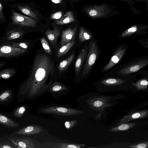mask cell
<instances>
[{"label":"cell","instance_id":"1","mask_svg":"<svg viewBox=\"0 0 148 148\" xmlns=\"http://www.w3.org/2000/svg\"><path fill=\"white\" fill-rule=\"evenodd\" d=\"M54 73L53 64L50 57L45 53L37 54L28 77L18 89V103L35 99L48 91L53 83Z\"/></svg>","mask_w":148,"mask_h":148},{"label":"cell","instance_id":"2","mask_svg":"<svg viewBox=\"0 0 148 148\" xmlns=\"http://www.w3.org/2000/svg\"><path fill=\"white\" fill-rule=\"evenodd\" d=\"M116 7L105 3L99 4L85 5L82 6V12L89 18L95 20L99 18H111L114 16L119 14L115 9Z\"/></svg>","mask_w":148,"mask_h":148},{"label":"cell","instance_id":"3","mask_svg":"<svg viewBox=\"0 0 148 148\" xmlns=\"http://www.w3.org/2000/svg\"><path fill=\"white\" fill-rule=\"evenodd\" d=\"M99 53V49L96 43L92 41L90 43L89 49L85 64L82 72L83 76L90 71L96 60Z\"/></svg>","mask_w":148,"mask_h":148},{"label":"cell","instance_id":"4","mask_svg":"<svg viewBox=\"0 0 148 148\" xmlns=\"http://www.w3.org/2000/svg\"><path fill=\"white\" fill-rule=\"evenodd\" d=\"M42 113L62 116H71L81 114V111L58 106H49L40 110Z\"/></svg>","mask_w":148,"mask_h":148},{"label":"cell","instance_id":"5","mask_svg":"<svg viewBox=\"0 0 148 148\" xmlns=\"http://www.w3.org/2000/svg\"><path fill=\"white\" fill-rule=\"evenodd\" d=\"M148 118V108L141 110L130 109L128 110V113L121 118L114 126L128 122L133 120Z\"/></svg>","mask_w":148,"mask_h":148},{"label":"cell","instance_id":"6","mask_svg":"<svg viewBox=\"0 0 148 148\" xmlns=\"http://www.w3.org/2000/svg\"><path fill=\"white\" fill-rule=\"evenodd\" d=\"M12 12V19L13 24L27 27H34L36 26L37 21L34 19L14 11Z\"/></svg>","mask_w":148,"mask_h":148},{"label":"cell","instance_id":"7","mask_svg":"<svg viewBox=\"0 0 148 148\" xmlns=\"http://www.w3.org/2000/svg\"><path fill=\"white\" fill-rule=\"evenodd\" d=\"M148 65V59H140L128 65L118 72L121 75H128L135 72Z\"/></svg>","mask_w":148,"mask_h":148},{"label":"cell","instance_id":"8","mask_svg":"<svg viewBox=\"0 0 148 148\" xmlns=\"http://www.w3.org/2000/svg\"><path fill=\"white\" fill-rule=\"evenodd\" d=\"M148 29V24H137L134 25L121 34L120 38H124L133 35L143 34H146Z\"/></svg>","mask_w":148,"mask_h":148},{"label":"cell","instance_id":"9","mask_svg":"<svg viewBox=\"0 0 148 148\" xmlns=\"http://www.w3.org/2000/svg\"><path fill=\"white\" fill-rule=\"evenodd\" d=\"M26 51L25 49L14 47L11 45H2L0 47V56L7 57L17 56Z\"/></svg>","mask_w":148,"mask_h":148},{"label":"cell","instance_id":"10","mask_svg":"<svg viewBox=\"0 0 148 148\" xmlns=\"http://www.w3.org/2000/svg\"><path fill=\"white\" fill-rule=\"evenodd\" d=\"M126 49L123 46H120L113 55L109 62L103 68L101 71H106L117 64L124 55Z\"/></svg>","mask_w":148,"mask_h":148},{"label":"cell","instance_id":"11","mask_svg":"<svg viewBox=\"0 0 148 148\" xmlns=\"http://www.w3.org/2000/svg\"><path fill=\"white\" fill-rule=\"evenodd\" d=\"M78 29V26H76L73 28L69 27L62 31L60 42L61 47L74 39Z\"/></svg>","mask_w":148,"mask_h":148},{"label":"cell","instance_id":"12","mask_svg":"<svg viewBox=\"0 0 148 148\" xmlns=\"http://www.w3.org/2000/svg\"><path fill=\"white\" fill-rule=\"evenodd\" d=\"M9 139L18 148H34L32 140L28 138H9Z\"/></svg>","mask_w":148,"mask_h":148},{"label":"cell","instance_id":"13","mask_svg":"<svg viewBox=\"0 0 148 148\" xmlns=\"http://www.w3.org/2000/svg\"><path fill=\"white\" fill-rule=\"evenodd\" d=\"M42 130V128L38 125H30L23 128L16 132L18 135H31L40 133Z\"/></svg>","mask_w":148,"mask_h":148},{"label":"cell","instance_id":"14","mask_svg":"<svg viewBox=\"0 0 148 148\" xmlns=\"http://www.w3.org/2000/svg\"><path fill=\"white\" fill-rule=\"evenodd\" d=\"M53 29H47L45 34L50 43L54 45L56 42L57 38L60 34V31L58 26L54 23H53Z\"/></svg>","mask_w":148,"mask_h":148},{"label":"cell","instance_id":"15","mask_svg":"<svg viewBox=\"0 0 148 148\" xmlns=\"http://www.w3.org/2000/svg\"><path fill=\"white\" fill-rule=\"evenodd\" d=\"M88 51V47L86 46L81 50L76 61L75 68V73L76 75H78L80 71Z\"/></svg>","mask_w":148,"mask_h":148},{"label":"cell","instance_id":"16","mask_svg":"<svg viewBox=\"0 0 148 148\" xmlns=\"http://www.w3.org/2000/svg\"><path fill=\"white\" fill-rule=\"evenodd\" d=\"M75 21L73 12L71 11H68L60 18L56 21L55 23L58 25H61L73 23Z\"/></svg>","mask_w":148,"mask_h":148},{"label":"cell","instance_id":"17","mask_svg":"<svg viewBox=\"0 0 148 148\" xmlns=\"http://www.w3.org/2000/svg\"><path fill=\"white\" fill-rule=\"evenodd\" d=\"M137 122H128L114 126L109 130L111 132H116L129 130L136 126Z\"/></svg>","mask_w":148,"mask_h":148},{"label":"cell","instance_id":"18","mask_svg":"<svg viewBox=\"0 0 148 148\" xmlns=\"http://www.w3.org/2000/svg\"><path fill=\"white\" fill-rule=\"evenodd\" d=\"M24 31L21 29L16 28L8 31L6 34V39L8 40H12L18 38L22 36Z\"/></svg>","mask_w":148,"mask_h":148},{"label":"cell","instance_id":"19","mask_svg":"<svg viewBox=\"0 0 148 148\" xmlns=\"http://www.w3.org/2000/svg\"><path fill=\"white\" fill-rule=\"evenodd\" d=\"M14 94L12 90H6L1 93L0 96V103L1 104H5L11 101L14 97Z\"/></svg>","mask_w":148,"mask_h":148},{"label":"cell","instance_id":"20","mask_svg":"<svg viewBox=\"0 0 148 148\" xmlns=\"http://www.w3.org/2000/svg\"><path fill=\"white\" fill-rule=\"evenodd\" d=\"M0 123L10 127L16 128L20 126L18 123L1 114H0Z\"/></svg>","mask_w":148,"mask_h":148},{"label":"cell","instance_id":"21","mask_svg":"<svg viewBox=\"0 0 148 148\" xmlns=\"http://www.w3.org/2000/svg\"><path fill=\"white\" fill-rule=\"evenodd\" d=\"M125 148H145L148 147V140L138 142H126L123 143Z\"/></svg>","mask_w":148,"mask_h":148},{"label":"cell","instance_id":"22","mask_svg":"<svg viewBox=\"0 0 148 148\" xmlns=\"http://www.w3.org/2000/svg\"><path fill=\"white\" fill-rule=\"evenodd\" d=\"M66 89L65 86L58 82L53 83L50 87L48 91L54 96H56L57 93Z\"/></svg>","mask_w":148,"mask_h":148},{"label":"cell","instance_id":"23","mask_svg":"<svg viewBox=\"0 0 148 148\" xmlns=\"http://www.w3.org/2000/svg\"><path fill=\"white\" fill-rule=\"evenodd\" d=\"M75 54V52L74 51L68 58L60 62L58 66L60 72L65 71L67 68L73 60Z\"/></svg>","mask_w":148,"mask_h":148},{"label":"cell","instance_id":"24","mask_svg":"<svg viewBox=\"0 0 148 148\" xmlns=\"http://www.w3.org/2000/svg\"><path fill=\"white\" fill-rule=\"evenodd\" d=\"M101 83L106 85H121L125 83V81L122 79L118 78H110L102 80Z\"/></svg>","mask_w":148,"mask_h":148},{"label":"cell","instance_id":"25","mask_svg":"<svg viewBox=\"0 0 148 148\" xmlns=\"http://www.w3.org/2000/svg\"><path fill=\"white\" fill-rule=\"evenodd\" d=\"M19 10L24 14L31 17L32 18L38 20V16L36 14L27 6L18 5Z\"/></svg>","mask_w":148,"mask_h":148},{"label":"cell","instance_id":"26","mask_svg":"<svg viewBox=\"0 0 148 148\" xmlns=\"http://www.w3.org/2000/svg\"><path fill=\"white\" fill-rule=\"evenodd\" d=\"M75 42L74 39L62 46L58 51L57 56L59 58L66 53L73 46Z\"/></svg>","mask_w":148,"mask_h":148},{"label":"cell","instance_id":"27","mask_svg":"<svg viewBox=\"0 0 148 148\" xmlns=\"http://www.w3.org/2000/svg\"><path fill=\"white\" fill-rule=\"evenodd\" d=\"M78 37L80 41L83 42L91 39L92 36L84 27L81 26L80 27Z\"/></svg>","mask_w":148,"mask_h":148},{"label":"cell","instance_id":"28","mask_svg":"<svg viewBox=\"0 0 148 148\" xmlns=\"http://www.w3.org/2000/svg\"><path fill=\"white\" fill-rule=\"evenodd\" d=\"M16 71V70L14 68L4 69L0 72V77L4 79L9 78L15 74Z\"/></svg>","mask_w":148,"mask_h":148},{"label":"cell","instance_id":"29","mask_svg":"<svg viewBox=\"0 0 148 148\" xmlns=\"http://www.w3.org/2000/svg\"><path fill=\"white\" fill-rule=\"evenodd\" d=\"M54 146L52 148H81V147H84L85 146L84 144H81L80 145L69 144L67 143H54Z\"/></svg>","mask_w":148,"mask_h":148},{"label":"cell","instance_id":"30","mask_svg":"<svg viewBox=\"0 0 148 148\" xmlns=\"http://www.w3.org/2000/svg\"><path fill=\"white\" fill-rule=\"evenodd\" d=\"M120 1L123 2L128 4L130 7V8L132 11V12L136 14H142L141 11L137 10L134 5L135 3V2H137V0H116Z\"/></svg>","mask_w":148,"mask_h":148},{"label":"cell","instance_id":"31","mask_svg":"<svg viewBox=\"0 0 148 148\" xmlns=\"http://www.w3.org/2000/svg\"><path fill=\"white\" fill-rule=\"evenodd\" d=\"M40 41L45 51L48 54L51 55L52 53L51 49L45 38L44 37L41 38Z\"/></svg>","mask_w":148,"mask_h":148},{"label":"cell","instance_id":"32","mask_svg":"<svg viewBox=\"0 0 148 148\" xmlns=\"http://www.w3.org/2000/svg\"><path fill=\"white\" fill-rule=\"evenodd\" d=\"M26 110V108L24 106H20L17 108L14 113V115L17 118L21 117L24 114Z\"/></svg>","mask_w":148,"mask_h":148},{"label":"cell","instance_id":"33","mask_svg":"<svg viewBox=\"0 0 148 148\" xmlns=\"http://www.w3.org/2000/svg\"><path fill=\"white\" fill-rule=\"evenodd\" d=\"M77 120L66 121L64 123V126L66 128L70 130L74 127L77 124Z\"/></svg>","mask_w":148,"mask_h":148},{"label":"cell","instance_id":"34","mask_svg":"<svg viewBox=\"0 0 148 148\" xmlns=\"http://www.w3.org/2000/svg\"><path fill=\"white\" fill-rule=\"evenodd\" d=\"M11 46L14 47L24 49H27L28 47L27 44L25 42L13 43Z\"/></svg>","mask_w":148,"mask_h":148},{"label":"cell","instance_id":"35","mask_svg":"<svg viewBox=\"0 0 148 148\" xmlns=\"http://www.w3.org/2000/svg\"><path fill=\"white\" fill-rule=\"evenodd\" d=\"M62 11H58L52 14L51 18L53 19H59L62 16Z\"/></svg>","mask_w":148,"mask_h":148},{"label":"cell","instance_id":"36","mask_svg":"<svg viewBox=\"0 0 148 148\" xmlns=\"http://www.w3.org/2000/svg\"><path fill=\"white\" fill-rule=\"evenodd\" d=\"M11 143L8 142H1L0 148H13L15 147L13 146Z\"/></svg>","mask_w":148,"mask_h":148},{"label":"cell","instance_id":"37","mask_svg":"<svg viewBox=\"0 0 148 148\" xmlns=\"http://www.w3.org/2000/svg\"><path fill=\"white\" fill-rule=\"evenodd\" d=\"M148 106V101L143 103L139 104V105L135 107L132 108L133 109H138L140 108H142Z\"/></svg>","mask_w":148,"mask_h":148},{"label":"cell","instance_id":"38","mask_svg":"<svg viewBox=\"0 0 148 148\" xmlns=\"http://www.w3.org/2000/svg\"><path fill=\"white\" fill-rule=\"evenodd\" d=\"M3 6L1 3H0V18L2 21L5 20V16L3 13Z\"/></svg>","mask_w":148,"mask_h":148},{"label":"cell","instance_id":"39","mask_svg":"<svg viewBox=\"0 0 148 148\" xmlns=\"http://www.w3.org/2000/svg\"><path fill=\"white\" fill-rule=\"evenodd\" d=\"M72 9L74 8V5L75 4L83 0H68Z\"/></svg>","mask_w":148,"mask_h":148},{"label":"cell","instance_id":"40","mask_svg":"<svg viewBox=\"0 0 148 148\" xmlns=\"http://www.w3.org/2000/svg\"><path fill=\"white\" fill-rule=\"evenodd\" d=\"M103 103L102 101L97 100L95 101L93 104V105L96 107H99L102 105Z\"/></svg>","mask_w":148,"mask_h":148},{"label":"cell","instance_id":"41","mask_svg":"<svg viewBox=\"0 0 148 148\" xmlns=\"http://www.w3.org/2000/svg\"><path fill=\"white\" fill-rule=\"evenodd\" d=\"M137 2H142L145 3L146 10L148 11V0H137Z\"/></svg>","mask_w":148,"mask_h":148},{"label":"cell","instance_id":"42","mask_svg":"<svg viewBox=\"0 0 148 148\" xmlns=\"http://www.w3.org/2000/svg\"><path fill=\"white\" fill-rule=\"evenodd\" d=\"M53 3L56 4H58L62 2V0H51Z\"/></svg>","mask_w":148,"mask_h":148},{"label":"cell","instance_id":"43","mask_svg":"<svg viewBox=\"0 0 148 148\" xmlns=\"http://www.w3.org/2000/svg\"><path fill=\"white\" fill-rule=\"evenodd\" d=\"M145 43L146 45V47L148 48V41H146Z\"/></svg>","mask_w":148,"mask_h":148}]
</instances>
